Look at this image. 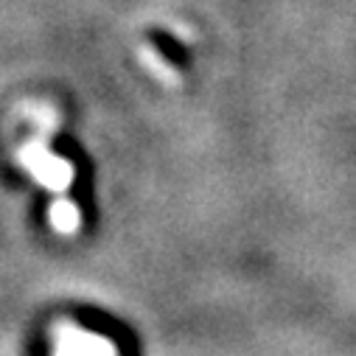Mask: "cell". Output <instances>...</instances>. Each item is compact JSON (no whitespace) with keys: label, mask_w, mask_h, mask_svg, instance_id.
<instances>
[{"label":"cell","mask_w":356,"mask_h":356,"mask_svg":"<svg viewBox=\"0 0 356 356\" xmlns=\"http://www.w3.org/2000/svg\"><path fill=\"white\" fill-rule=\"evenodd\" d=\"M17 160L20 165L34 177L40 186H45L48 191H56V194H65L70 186H73V163L54 154L48 149V135H37L31 138L20 152H17Z\"/></svg>","instance_id":"cell-1"},{"label":"cell","mask_w":356,"mask_h":356,"mask_svg":"<svg viewBox=\"0 0 356 356\" xmlns=\"http://www.w3.org/2000/svg\"><path fill=\"white\" fill-rule=\"evenodd\" d=\"M54 356H118V348L96 331L59 323L54 328Z\"/></svg>","instance_id":"cell-2"},{"label":"cell","mask_w":356,"mask_h":356,"mask_svg":"<svg viewBox=\"0 0 356 356\" xmlns=\"http://www.w3.org/2000/svg\"><path fill=\"white\" fill-rule=\"evenodd\" d=\"M48 219H51L54 230L62 233V236H73L79 230V225H81V213H79L76 202H70V200H56L51 205Z\"/></svg>","instance_id":"cell-3"}]
</instances>
